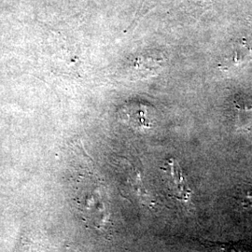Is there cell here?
Returning a JSON list of instances; mask_svg holds the SVG:
<instances>
[{"label":"cell","mask_w":252,"mask_h":252,"mask_svg":"<svg viewBox=\"0 0 252 252\" xmlns=\"http://www.w3.org/2000/svg\"><path fill=\"white\" fill-rule=\"evenodd\" d=\"M81 213L91 221L105 220V205L101 198H84L81 202Z\"/></svg>","instance_id":"obj_3"},{"label":"cell","mask_w":252,"mask_h":252,"mask_svg":"<svg viewBox=\"0 0 252 252\" xmlns=\"http://www.w3.org/2000/svg\"><path fill=\"white\" fill-rule=\"evenodd\" d=\"M251 60H252V50L246 44L245 41H241L234 44L232 53L230 56L224 60L222 65L225 68L238 66L240 64L250 62Z\"/></svg>","instance_id":"obj_2"},{"label":"cell","mask_w":252,"mask_h":252,"mask_svg":"<svg viewBox=\"0 0 252 252\" xmlns=\"http://www.w3.org/2000/svg\"><path fill=\"white\" fill-rule=\"evenodd\" d=\"M163 171L166 177L165 181L167 187L173 198L182 203H188L191 195V190L189 189L179 162L174 159H170Z\"/></svg>","instance_id":"obj_1"},{"label":"cell","mask_w":252,"mask_h":252,"mask_svg":"<svg viewBox=\"0 0 252 252\" xmlns=\"http://www.w3.org/2000/svg\"><path fill=\"white\" fill-rule=\"evenodd\" d=\"M18 252H36V248L31 245V244H23L20 249H19Z\"/></svg>","instance_id":"obj_6"},{"label":"cell","mask_w":252,"mask_h":252,"mask_svg":"<svg viewBox=\"0 0 252 252\" xmlns=\"http://www.w3.org/2000/svg\"><path fill=\"white\" fill-rule=\"evenodd\" d=\"M209 249L213 252H249L244 247L232 243L210 244Z\"/></svg>","instance_id":"obj_4"},{"label":"cell","mask_w":252,"mask_h":252,"mask_svg":"<svg viewBox=\"0 0 252 252\" xmlns=\"http://www.w3.org/2000/svg\"><path fill=\"white\" fill-rule=\"evenodd\" d=\"M241 206L245 209L252 211V187L244 192L241 197Z\"/></svg>","instance_id":"obj_5"}]
</instances>
